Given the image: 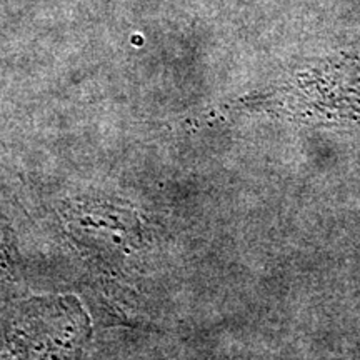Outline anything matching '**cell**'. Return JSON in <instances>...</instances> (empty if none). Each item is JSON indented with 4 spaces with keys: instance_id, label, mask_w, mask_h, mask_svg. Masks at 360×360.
I'll return each instance as SVG.
<instances>
[{
    "instance_id": "obj_1",
    "label": "cell",
    "mask_w": 360,
    "mask_h": 360,
    "mask_svg": "<svg viewBox=\"0 0 360 360\" xmlns=\"http://www.w3.org/2000/svg\"><path fill=\"white\" fill-rule=\"evenodd\" d=\"M87 315L74 297L49 295L0 309V360H82Z\"/></svg>"
}]
</instances>
